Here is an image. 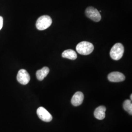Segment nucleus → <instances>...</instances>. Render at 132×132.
<instances>
[{"label":"nucleus","mask_w":132,"mask_h":132,"mask_svg":"<svg viewBox=\"0 0 132 132\" xmlns=\"http://www.w3.org/2000/svg\"><path fill=\"white\" fill-rule=\"evenodd\" d=\"M62 56L63 58H66L72 60H75L77 58V55L75 51L69 49L64 51L62 54Z\"/></svg>","instance_id":"obj_11"},{"label":"nucleus","mask_w":132,"mask_h":132,"mask_svg":"<svg viewBox=\"0 0 132 132\" xmlns=\"http://www.w3.org/2000/svg\"><path fill=\"white\" fill-rule=\"evenodd\" d=\"M52 19L48 15L40 17L36 23V27L39 30H43L49 28L52 24Z\"/></svg>","instance_id":"obj_3"},{"label":"nucleus","mask_w":132,"mask_h":132,"mask_svg":"<svg viewBox=\"0 0 132 132\" xmlns=\"http://www.w3.org/2000/svg\"><path fill=\"white\" fill-rule=\"evenodd\" d=\"M85 14L88 18L95 22H99L101 19V16L98 10L92 6L89 7L86 10Z\"/></svg>","instance_id":"obj_4"},{"label":"nucleus","mask_w":132,"mask_h":132,"mask_svg":"<svg viewBox=\"0 0 132 132\" xmlns=\"http://www.w3.org/2000/svg\"><path fill=\"white\" fill-rule=\"evenodd\" d=\"M50 69L48 67H44L41 70H39L36 71V76L37 79L39 81H42L48 74Z\"/></svg>","instance_id":"obj_10"},{"label":"nucleus","mask_w":132,"mask_h":132,"mask_svg":"<svg viewBox=\"0 0 132 132\" xmlns=\"http://www.w3.org/2000/svg\"><path fill=\"white\" fill-rule=\"evenodd\" d=\"M17 79L20 84L24 85H27L30 81V77L27 71L24 69H21L19 70L18 72Z\"/></svg>","instance_id":"obj_6"},{"label":"nucleus","mask_w":132,"mask_h":132,"mask_svg":"<svg viewBox=\"0 0 132 132\" xmlns=\"http://www.w3.org/2000/svg\"><path fill=\"white\" fill-rule=\"evenodd\" d=\"M76 50L77 52L80 54L87 55L93 52L94 46L91 43L87 41H82L77 44Z\"/></svg>","instance_id":"obj_1"},{"label":"nucleus","mask_w":132,"mask_h":132,"mask_svg":"<svg viewBox=\"0 0 132 132\" xmlns=\"http://www.w3.org/2000/svg\"><path fill=\"white\" fill-rule=\"evenodd\" d=\"M108 79L110 82H120L125 79V76L120 72L113 71L109 74Z\"/></svg>","instance_id":"obj_7"},{"label":"nucleus","mask_w":132,"mask_h":132,"mask_svg":"<svg viewBox=\"0 0 132 132\" xmlns=\"http://www.w3.org/2000/svg\"><path fill=\"white\" fill-rule=\"evenodd\" d=\"M130 98H131V100L132 101V94H131V95H130Z\"/></svg>","instance_id":"obj_14"},{"label":"nucleus","mask_w":132,"mask_h":132,"mask_svg":"<svg viewBox=\"0 0 132 132\" xmlns=\"http://www.w3.org/2000/svg\"><path fill=\"white\" fill-rule=\"evenodd\" d=\"M106 108L105 106H99L94 111V116L95 118L98 120H103L106 116Z\"/></svg>","instance_id":"obj_9"},{"label":"nucleus","mask_w":132,"mask_h":132,"mask_svg":"<svg viewBox=\"0 0 132 132\" xmlns=\"http://www.w3.org/2000/svg\"><path fill=\"white\" fill-rule=\"evenodd\" d=\"M84 100V94L81 92H77L73 95L71 102L74 106H78L83 103Z\"/></svg>","instance_id":"obj_8"},{"label":"nucleus","mask_w":132,"mask_h":132,"mask_svg":"<svg viewBox=\"0 0 132 132\" xmlns=\"http://www.w3.org/2000/svg\"><path fill=\"white\" fill-rule=\"evenodd\" d=\"M3 27V18L0 16V30Z\"/></svg>","instance_id":"obj_13"},{"label":"nucleus","mask_w":132,"mask_h":132,"mask_svg":"<svg viewBox=\"0 0 132 132\" xmlns=\"http://www.w3.org/2000/svg\"><path fill=\"white\" fill-rule=\"evenodd\" d=\"M124 52V48L121 43H117L113 45L110 51V56L114 60L118 61L123 56Z\"/></svg>","instance_id":"obj_2"},{"label":"nucleus","mask_w":132,"mask_h":132,"mask_svg":"<svg viewBox=\"0 0 132 132\" xmlns=\"http://www.w3.org/2000/svg\"><path fill=\"white\" fill-rule=\"evenodd\" d=\"M37 114L39 118L43 121L48 122L52 120V114L46 109L43 107H40L37 109Z\"/></svg>","instance_id":"obj_5"},{"label":"nucleus","mask_w":132,"mask_h":132,"mask_svg":"<svg viewBox=\"0 0 132 132\" xmlns=\"http://www.w3.org/2000/svg\"><path fill=\"white\" fill-rule=\"evenodd\" d=\"M124 109L128 112L131 115L132 114V101L130 100H126L123 103Z\"/></svg>","instance_id":"obj_12"}]
</instances>
